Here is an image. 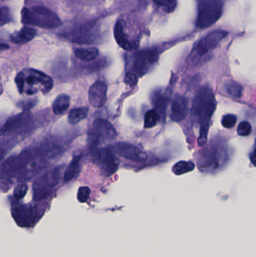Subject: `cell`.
Returning a JSON list of instances; mask_svg holds the SVG:
<instances>
[{
	"label": "cell",
	"mask_w": 256,
	"mask_h": 257,
	"mask_svg": "<svg viewBox=\"0 0 256 257\" xmlns=\"http://www.w3.org/2000/svg\"><path fill=\"white\" fill-rule=\"evenodd\" d=\"M216 108V101L213 90L207 86L201 87L194 99L192 108V114L197 117L200 125L198 139L200 147L207 143L209 123Z\"/></svg>",
	"instance_id": "1"
},
{
	"label": "cell",
	"mask_w": 256,
	"mask_h": 257,
	"mask_svg": "<svg viewBox=\"0 0 256 257\" xmlns=\"http://www.w3.org/2000/svg\"><path fill=\"white\" fill-rule=\"evenodd\" d=\"M15 83L20 93L33 95L41 91L47 93L51 91L54 81L46 74L33 69H25L18 74Z\"/></svg>",
	"instance_id": "2"
},
{
	"label": "cell",
	"mask_w": 256,
	"mask_h": 257,
	"mask_svg": "<svg viewBox=\"0 0 256 257\" xmlns=\"http://www.w3.org/2000/svg\"><path fill=\"white\" fill-rule=\"evenodd\" d=\"M21 21L24 24L43 29L57 28L62 25L61 20L57 15L42 6L23 9Z\"/></svg>",
	"instance_id": "3"
},
{
	"label": "cell",
	"mask_w": 256,
	"mask_h": 257,
	"mask_svg": "<svg viewBox=\"0 0 256 257\" xmlns=\"http://www.w3.org/2000/svg\"><path fill=\"white\" fill-rule=\"evenodd\" d=\"M198 16L196 26L204 29L211 27L222 16V0H197Z\"/></svg>",
	"instance_id": "4"
},
{
	"label": "cell",
	"mask_w": 256,
	"mask_h": 257,
	"mask_svg": "<svg viewBox=\"0 0 256 257\" xmlns=\"http://www.w3.org/2000/svg\"><path fill=\"white\" fill-rule=\"evenodd\" d=\"M99 32L100 29L97 23L89 21L75 26L62 36L75 43L93 44L99 40Z\"/></svg>",
	"instance_id": "5"
},
{
	"label": "cell",
	"mask_w": 256,
	"mask_h": 257,
	"mask_svg": "<svg viewBox=\"0 0 256 257\" xmlns=\"http://www.w3.org/2000/svg\"><path fill=\"white\" fill-rule=\"evenodd\" d=\"M117 136V131L111 123L103 119H98L92 124L88 133V142L91 147H97L113 140Z\"/></svg>",
	"instance_id": "6"
},
{
	"label": "cell",
	"mask_w": 256,
	"mask_h": 257,
	"mask_svg": "<svg viewBox=\"0 0 256 257\" xmlns=\"http://www.w3.org/2000/svg\"><path fill=\"white\" fill-rule=\"evenodd\" d=\"M60 166L47 172L38 178L33 184V194L36 200L40 201L48 196L50 192L58 184L61 169Z\"/></svg>",
	"instance_id": "7"
},
{
	"label": "cell",
	"mask_w": 256,
	"mask_h": 257,
	"mask_svg": "<svg viewBox=\"0 0 256 257\" xmlns=\"http://www.w3.org/2000/svg\"><path fill=\"white\" fill-rule=\"evenodd\" d=\"M158 51L156 49L144 50L137 53L133 62L134 72L135 75H144L157 61Z\"/></svg>",
	"instance_id": "8"
},
{
	"label": "cell",
	"mask_w": 256,
	"mask_h": 257,
	"mask_svg": "<svg viewBox=\"0 0 256 257\" xmlns=\"http://www.w3.org/2000/svg\"><path fill=\"white\" fill-rule=\"evenodd\" d=\"M96 163L100 167L102 173L105 176H111L117 172L119 168L118 159L108 148L99 150L96 154Z\"/></svg>",
	"instance_id": "9"
},
{
	"label": "cell",
	"mask_w": 256,
	"mask_h": 257,
	"mask_svg": "<svg viewBox=\"0 0 256 257\" xmlns=\"http://www.w3.org/2000/svg\"><path fill=\"white\" fill-rule=\"evenodd\" d=\"M114 151L120 157L135 163H141L145 161L147 158V155L145 152L138 147L131 144L123 143V142L116 144L114 147Z\"/></svg>",
	"instance_id": "10"
},
{
	"label": "cell",
	"mask_w": 256,
	"mask_h": 257,
	"mask_svg": "<svg viewBox=\"0 0 256 257\" xmlns=\"http://www.w3.org/2000/svg\"><path fill=\"white\" fill-rule=\"evenodd\" d=\"M227 35H228V32L220 30L209 33L197 45V54L201 56L207 54L209 51L214 49L220 43L221 41L226 37Z\"/></svg>",
	"instance_id": "11"
},
{
	"label": "cell",
	"mask_w": 256,
	"mask_h": 257,
	"mask_svg": "<svg viewBox=\"0 0 256 257\" xmlns=\"http://www.w3.org/2000/svg\"><path fill=\"white\" fill-rule=\"evenodd\" d=\"M108 87L102 81H98L90 87L89 90V101L93 106L101 108L107 101Z\"/></svg>",
	"instance_id": "12"
},
{
	"label": "cell",
	"mask_w": 256,
	"mask_h": 257,
	"mask_svg": "<svg viewBox=\"0 0 256 257\" xmlns=\"http://www.w3.org/2000/svg\"><path fill=\"white\" fill-rule=\"evenodd\" d=\"M189 114V102L186 98L177 94L173 99L171 105V118L173 121L180 122Z\"/></svg>",
	"instance_id": "13"
},
{
	"label": "cell",
	"mask_w": 256,
	"mask_h": 257,
	"mask_svg": "<svg viewBox=\"0 0 256 257\" xmlns=\"http://www.w3.org/2000/svg\"><path fill=\"white\" fill-rule=\"evenodd\" d=\"M15 220L21 226H29L33 221L35 217V208L33 207L20 206L12 211Z\"/></svg>",
	"instance_id": "14"
},
{
	"label": "cell",
	"mask_w": 256,
	"mask_h": 257,
	"mask_svg": "<svg viewBox=\"0 0 256 257\" xmlns=\"http://www.w3.org/2000/svg\"><path fill=\"white\" fill-rule=\"evenodd\" d=\"M114 33L117 43L123 49L131 51L135 48V45L128 39L127 36L125 34L121 21H117L116 23L115 26H114Z\"/></svg>",
	"instance_id": "15"
},
{
	"label": "cell",
	"mask_w": 256,
	"mask_h": 257,
	"mask_svg": "<svg viewBox=\"0 0 256 257\" xmlns=\"http://www.w3.org/2000/svg\"><path fill=\"white\" fill-rule=\"evenodd\" d=\"M36 30L28 27H24L19 31L15 32L11 36V40L15 44H25L30 42L36 36Z\"/></svg>",
	"instance_id": "16"
},
{
	"label": "cell",
	"mask_w": 256,
	"mask_h": 257,
	"mask_svg": "<svg viewBox=\"0 0 256 257\" xmlns=\"http://www.w3.org/2000/svg\"><path fill=\"white\" fill-rule=\"evenodd\" d=\"M70 105V97L66 94L57 96L53 103V111L55 114H62L69 109Z\"/></svg>",
	"instance_id": "17"
},
{
	"label": "cell",
	"mask_w": 256,
	"mask_h": 257,
	"mask_svg": "<svg viewBox=\"0 0 256 257\" xmlns=\"http://www.w3.org/2000/svg\"><path fill=\"white\" fill-rule=\"evenodd\" d=\"M99 54V50L96 48H78L75 51L77 58L84 62L93 61L97 58Z\"/></svg>",
	"instance_id": "18"
},
{
	"label": "cell",
	"mask_w": 256,
	"mask_h": 257,
	"mask_svg": "<svg viewBox=\"0 0 256 257\" xmlns=\"http://www.w3.org/2000/svg\"><path fill=\"white\" fill-rule=\"evenodd\" d=\"M88 112L89 108L87 107L73 108L69 111V116H68L69 123L72 125L77 124L81 120L87 118Z\"/></svg>",
	"instance_id": "19"
},
{
	"label": "cell",
	"mask_w": 256,
	"mask_h": 257,
	"mask_svg": "<svg viewBox=\"0 0 256 257\" xmlns=\"http://www.w3.org/2000/svg\"><path fill=\"white\" fill-rule=\"evenodd\" d=\"M81 159V155L75 156L72 159L69 166H68L64 175V181H69L75 178L76 174L79 171L80 160Z\"/></svg>",
	"instance_id": "20"
},
{
	"label": "cell",
	"mask_w": 256,
	"mask_h": 257,
	"mask_svg": "<svg viewBox=\"0 0 256 257\" xmlns=\"http://www.w3.org/2000/svg\"><path fill=\"white\" fill-rule=\"evenodd\" d=\"M195 168V163L192 161H180L173 166L172 172L176 175H181L192 172Z\"/></svg>",
	"instance_id": "21"
},
{
	"label": "cell",
	"mask_w": 256,
	"mask_h": 257,
	"mask_svg": "<svg viewBox=\"0 0 256 257\" xmlns=\"http://www.w3.org/2000/svg\"><path fill=\"white\" fill-rule=\"evenodd\" d=\"M225 88L228 94L233 97L240 98L243 94V87L232 80H228L225 83Z\"/></svg>",
	"instance_id": "22"
},
{
	"label": "cell",
	"mask_w": 256,
	"mask_h": 257,
	"mask_svg": "<svg viewBox=\"0 0 256 257\" xmlns=\"http://www.w3.org/2000/svg\"><path fill=\"white\" fill-rule=\"evenodd\" d=\"M159 120V114L156 110L147 111L144 117V127L150 128L157 124Z\"/></svg>",
	"instance_id": "23"
},
{
	"label": "cell",
	"mask_w": 256,
	"mask_h": 257,
	"mask_svg": "<svg viewBox=\"0 0 256 257\" xmlns=\"http://www.w3.org/2000/svg\"><path fill=\"white\" fill-rule=\"evenodd\" d=\"M153 2L166 13H172L177 8V0H153Z\"/></svg>",
	"instance_id": "24"
},
{
	"label": "cell",
	"mask_w": 256,
	"mask_h": 257,
	"mask_svg": "<svg viewBox=\"0 0 256 257\" xmlns=\"http://www.w3.org/2000/svg\"><path fill=\"white\" fill-rule=\"evenodd\" d=\"M11 21H12V15L9 8H0V27L9 24Z\"/></svg>",
	"instance_id": "25"
},
{
	"label": "cell",
	"mask_w": 256,
	"mask_h": 257,
	"mask_svg": "<svg viewBox=\"0 0 256 257\" xmlns=\"http://www.w3.org/2000/svg\"><path fill=\"white\" fill-rule=\"evenodd\" d=\"M237 133L240 136H248L252 133V126L247 121H243L238 125Z\"/></svg>",
	"instance_id": "26"
},
{
	"label": "cell",
	"mask_w": 256,
	"mask_h": 257,
	"mask_svg": "<svg viewBox=\"0 0 256 257\" xmlns=\"http://www.w3.org/2000/svg\"><path fill=\"white\" fill-rule=\"evenodd\" d=\"M237 123V117L234 114H228L224 115L222 119V125L223 127L231 128L234 127Z\"/></svg>",
	"instance_id": "27"
},
{
	"label": "cell",
	"mask_w": 256,
	"mask_h": 257,
	"mask_svg": "<svg viewBox=\"0 0 256 257\" xmlns=\"http://www.w3.org/2000/svg\"><path fill=\"white\" fill-rule=\"evenodd\" d=\"M28 191V187L26 184H21L15 187L14 190V196L17 199H21L26 196Z\"/></svg>",
	"instance_id": "28"
},
{
	"label": "cell",
	"mask_w": 256,
	"mask_h": 257,
	"mask_svg": "<svg viewBox=\"0 0 256 257\" xmlns=\"http://www.w3.org/2000/svg\"><path fill=\"white\" fill-rule=\"evenodd\" d=\"M90 195V189L87 187H80L78 192V199L81 203L87 202Z\"/></svg>",
	"instance_id": "29"
},
{
	"label": "cell",
	"mask_w": 256,
	"mask_h": 257,
	"mask_svg": "<svg viewBox=\"0 0 256 257\" xmlns=\"http://www.w3.org/2000/svg\"><path fill=\"white\" fill-rule=\"evenodd\" d=\"M124 81L128 85L133 87V86H135V84H137V82H138V77H137L135 74L132 73V72H128V73L126 74Z\"/></svg>",
	"instance_id": "30"
},
{
	"label": "cell",
	"mask_w": 256,
	"mask_h": 257,
	"mask_svg": "<svg viewBox=\"0 0 256 257\" xmlns=\"http://www.w3.org/2000/svg\"><path fill=\"white\" fill-rule=\"evenodd\" d=\"M156 107L158 109L160 110L161 111H164L165 108L167 107V102H165V97L163 96L159 95L158 97L156 98Z\"/></svg>",
	"instance_id": "31"
},
{
	"label": "cell",
	"mask_w": 256,
	"mask_h": 257,
	"mask_svg": "<svg viewBox=\"0 0 256 257\" xmlns=\"http://www.w3.org/2000/svg\"><path fill=\"white\" fill-rule=\"evenodd\" d=\"M36 100L23 101V102L18 103V106L21 107L24 111L30 110L36 105Z\"/></svg>",
	"instance_id": "32"
},
{
	"label": "cell",
	"mask_w": 256,
	"mask_h": 257,
	"mask_svg": "<svg viewBox=\"0 0 256 257\" xmlns=\"http://www.w3.org/2000/svg\"><path fill=\"white\" fill-rule=\"evenodd\" d=\"M6 49H9V45H6V44H0V51Z\"/></svg>",
	"instance_id": "33"
},
{
	"label": "cell",
	"mask_w": 256,
	"mask_h": 257,
	"mask_svg": "<svg viewBox=\"0 0 256 257\" xmlns=\"http://www.w3.org/2000/svg\"></svg>",
	"instance_id": "34"
}]
</instances>
